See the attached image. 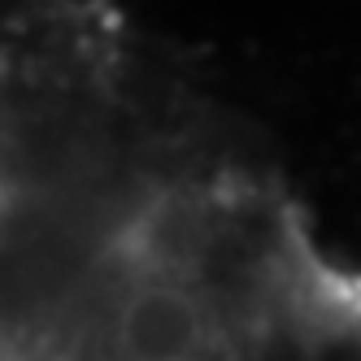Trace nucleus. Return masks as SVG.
<instances>
[{
	"mask_svg": "<svg viewBox=\"0 0 361 361\" xmlns=\"http://www.w3.org/2000/svg\"><path fill=\"white\" fill-rule=\"evenodd\" d=\"M204 314L192 292L174 283H144L118 309V348L126 361H183L200 357Z\"/></svg>",
	"mask_w": 361,
	"mask_h": 361,
	"instance_id": "nucleus-1",
	"label": "nucleus"
},
{
	"mask_svg": "<svg viewBox=\"0 0 361 361\" xmlns=\"http://www.w3.org/2000/svg\"><path fill=\"white\" fill-rule=\"evenodd\" d=\"M183 361H200V357H183Z\"/></svg>",
	"mask_w": 361,
	"mask_h": 361,
	"instance_id": "nucleus-2",
	"label": "nucleus"
}]
</instances>
